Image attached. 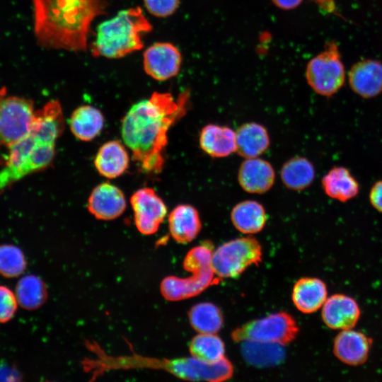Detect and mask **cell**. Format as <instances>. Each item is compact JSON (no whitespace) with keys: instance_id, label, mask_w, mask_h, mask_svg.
Wrapping results in <instances>:
<instances>
[{"instance_id":"obj_32","label":"cell","mask_w":382,"mask_h":382,"mask_svg":"<svg viewBox=\"0 0 382 382\" xmlns=\"http://www.w3.org/2000/svg\"><path fill=\"white\" fill-rule=\"evenodd\" d=\"M146 10L153 16L168 17L178 9L180 0H144Z\"/></svg>"},{"instance_id":"obj_31","label":"cell","mask_w":382,"mask_h":382,"mask_svg":"<svg viewBox=\"0 0 382 382\" xmlns=\"http://www.w3.org/2000/svg\"><path fill=\"white\" fill-rule=\"evenodd\" d=\"M18 301L15 293L4 286H0V323L10 320L14 316Z\"/></svg>"},{"instance_id":"obj_10","label":"cell","mask_w":382,"mask_h":382,"mask_svg":"<svg viewBox=\"0 0 382 382\" xmlns=\"http://www.w3.org/2000/svg\"><path fill=\"white\" fill-rule=\"evenodd\" d=\"M130 204L138 231L144 235L155 233L167 214L162 199L152 188L144 187L132 195Z\"/></svg>"},{"instance_id":"obj_19","label":"cell","mask_w":382,"mask_h":382,"mask_svg":"<svg viewBox=\"0 0 382 382\" xmlns=\"http://www.w3.org/2000/svg\"><path fill=\"white\" fill-rule=\"evenodd\" d=\"M201 149L213 158H223L236 151V132L231 128L207 125L199 135Z\"/></svg>"},{"instance_id":"obj_26","label":"cell","mask_w":382,"mask_h":382,"mask_svg":"<svg viewBox=\"0 0 382 382\" xmlns=\"http://www.w3.org/2000/svg\"><path fill=\"white\" fill-rule=\"evenodd\" d=\"M315 178L313 163L301 156L287 161L281 169V178L284 185L293 190H302L308 187Z\"/></svg>"},{"instance_id":"obj_23","label":"cell","mask_w":382,"mask_h":382,"mask_svg":"<svg viewBox=\"0 0 382 382\" xmlns=\"http://www.w3.org/2000/svg\"><path fill=\"white\" fill-rule=\"evenodd\" d=\"M231 219L238 231L245 234H253L264 228L267 215L260 203L254 200H245L238 203L233 208Z\"/></svg>"},{"instance_id":"obj_12","label":"cell","mask_w":382,"mask_h":382,"mask_svg":"<svg viewBox=\"0 0 382 382\" xmlns=\"http://www.w3.org/2000/svg\"><path fill=\"white\" fill-rule=\"evenodd\" d=\"M126 199L122 191L109 183L97 185L88 199V209L96 219L112 220L125 210Z\"/></svg>"},{"instance_id":"obj_1","label":"cell","mask_w":382,"mask_h":382,"mask_svg":"<svg viewBox=\"0 0 382 382\" xmlns=\"http://www.w3.org/2000/svg\"><path fill=\"white\" fill-rule=\"evenodd\" d=\"M187 93L175 100L169 93L154 92L134 104L122 121V137L132 158L146 173H160L170 127L186 112Z\"/></svg>"},{"instance_id":"obj_22","label":"cell","mask_w":382,"mask_h":382,"mask_svg":"<svg viewBox=\"0 0 382 382\" xmlns=\"http://www.w3.org/2000/svg\"><path fill=\"white\" fill-rule=\"evenodd\" d=\"M322 187L328 197L342 202L353 199L359 192V183L350 171L342 166L332 168L323 177Z\"/></svg>"},{"instance_id":"obj_7","label":"cell","mask_w":382,"mask_h":382,"mask_svg":"<svg viewBox=\"0 0 382 382\" xmlns=\"http://www.w3.org/2000/svg\"><path fill=\"white\" fill-rule=\"evenodd\" d=\"M35 118L31 100L7 95L5 88L0 89V145L8 147L28 135Z\"/></svg>"},{"instance_id":"obj_4","label":"cell","mask_w":382,"mask_h":382,"mask_svg":"<svg viewBox=\"0 0 382 382\" xmlns=\"http://www.w3.org/2000/svg\"><path fill=\"white\" fill-rule=\"evenodd\" d=\"M213 245L204 241L192 248L183 261L184 269L192 273L186 278L168 276L161 284V292L168 301H180L195 296L210 286L218 284L221 278L216 276L212 265Z\"/></svg>"},{"instance_id":"obj_28","label":"cell","mask_w":382,"mask_h":382,"mask_svg":"<svg viewBox=\"0 0 382 382\" xmlns=\"http://www.w3.org/2000/svg\"><path fill=\"white\" fill-rule=\"evenodd\" d=\"M15 294L20 306L27 310L40 308L47 298L43 281L34 274H28L18 282Z\"/></svg>"},{"instance_id":"obj_9","label":"cell","mask_w":382,"mask_h":382,"mask_svg":"<svg viewBox=\"0 0 382 382\" xmlns=\"http://www.w3.org/2000/svg\"><path fill=\"white\" fill-rule=\"evenodd\" d=\"M298 332L294 318L286 312H279L237 328L231 337L236 342L251 340L286 345L296 338Z\"/></svg>"},{"instance_id":"obj_5","label":"cell","mask_w":382,"mask_h":382,"mask_svg":"<svg viewBox=\"0 0 382 382\" xmlns=\"http://www.w3.org/2000/svg\"><path fill=\"white\" fill-rule=\"evenodd\" d=\"M8 148V159L0 170V191L25 175L47 168L54 158L55 142L32 129L28 135Z\"/></svg>"},{"instance_id":"obj_30","label":"cell","mask_w":382,"mask_h":382,"mask_svg":"<svg viewBox=\"0 0 382 382\" xmlns=\"http://www.w3.org/2000/svg\"><path fill=\"white\" fill-rule=\"evenodd\" d=\"M26 260L22 250L16 245H0V274L5 277H16L23 273Z\"/></svg>"},{"instance_id":"obj_15","label":"cell","mask_w":382,"mask_h":382,"mask_svg":"<svg viewBox=\"0 0 382 382\" xmlns=\"http://www.w3.org/2000/svg\"><path fill=\"white\" fill-rule=\"evenodd\" d=\"M349 85L354 93L370 98L382 93V63L366 59L352 66L349 73Z\"/></svg>"},{"instance_id":"obj_25","label":"cell","mask_w":382,"mask_h":382,"mask_svg":"<svg viewBox=\"0 0 382 382\" xmlns=\"http://www.w3.org/2000/svg\"><path fill=\"white\" fill-rule=\"evenodd\" d=\"M241 342L242 356L253 366H274L280 364L284 359L285 350L282 345L251 340Z\"/></svg>"},{"instance_id":"obj_27","label":"cell","mask_w":382,"mask_h":382,"mask_svg":"<svg viewBox=\"0 0 382 382\" xmlns=\"http://www.w3.org/2000/svg\"><path fill=\"white\" fill-rule=\"evenodd\" d=\"M188 317L191 326L199 333L216 334L223 326V314L212 303L203 302L193 306Z\"/></svg>"},{"instance_id":"obj_17","label":"cell","mask_w":382,"mask_h":382,"mask_svg":"<svg viewBox=\"0 0 382 382\" xmlns=\"http://www.w3.org/2000/svg\"><path fill=\"white\" fill-rule=\"evenodd\" d=\"M327 299V286L318 278H301L296 282L293 288L294 304L303 313L316 312L322 308Z\"/></svg>"},{"instance_id":"obj_29","label":"cell","mask_w":382,"mask_h":382,"mask_svg":"<svg viewBox=\"0 0 382 382\" xmlns=\"http://www.w3.org/2000/svg\"><path fill=\"white\" fill-rule=\"evenodd\" d=\"M192 357L207 363H215L224 357L225 346L215 334L199 333L192 338L189 347Z\"/></svg>"},{"instance_id":"obj_34","label":"cell","mask_w":382,"mask_h":382,"mask_svg":"<svg viewBox=\"0 0 382 382\" xmlns=\"http://www.w3.org/2000/svg\"><path fill=\"white\" fill-rule=\"evenodd\" d=\"M274 4L279 8L291 10L299 6L303 0H272Z\"/></svg>"},{"instance_id":"obj_11","label":"cell","mask_w":382,"mask_h":382,"mask_svg":"<svg viewBox=\"0 0 382 382\" xmlns=\"http://www.w3.org/2000/svg\"><path fill=\"white\" fill-rule=\"evenodd\" d=\"M181 63L180 51L169 42L154 43L144 53V71L157 81H165L176 76Z\"/></svg>"},{"instance_id":"obj_20","label":"cell","mask_w":382,"mask_h":382,"mask_svg":"<svg viewBox=\"0 0 382 382\" xmlns=\"http://www.w3.org/2000/svg\"><path fill=\"white\" fill-rule=\"evenodd\" d=\"M129 158L125 146L117 140L103 144L98 149L94 165L98 172L107 178L121 175L128 168Z\"/></svg>"},{"instance_id":"obj_16","label":"cell","mask_w":382,"mask_h":382,"mask_svg":"<svg viewBox=\"0 0 382 382\" xmlns=\"http://www.w3.org/2000/svg\"><path fill=\"white\" fill-rule=\"evenodd\" d=\"M238 179L241 187L250 193H264L273 185L275 173L272 165L265 160L246 158L241 165Z\"/></svg>"},{"instance_id":"obj_13","label":"cell","mask_w":382,"mask_h":382,"mask_svg":"<svg viewBox=\"0 0 382 382\" xmlns=\"http://www.w3.org/2000/svg\"><path fill=\"white\" fill-rule=\"evenodd\" d=\"M361 315L357 302L351 296L337 294L328 298L322 306L324 323L334 330L353 328Z\"/></svg>"},{"instance_id":"obj_8","label":"cell","mask_w":382,"mask_h":382,"mask_svg":"<svg viewBox=\"0 0 382 382\" xmlns=\"http://www.w3.org/2000/svg\"><path fill=\"white\" fill-rule=\"evenodd\" d=\"M306 78L311 88L323 96H332L341 88L345 71L335 42H328L325 49L308 62Z\"/></svg>"},{"instance_id":"obj_6","label":"cell","mask_w":382,"mask_h":382,"mask_svg":"<svg viewBox=\"0 0 382 382\" xmlns=\"http://www.w3.org/2000/svg\"><path fill=\"white\" fill-rule=\"evenodd\" d=\"M262 261V247L252 236L231 240L212 253L214 272L220 278L236 277L252 265Z\"/></svg>"},{"instance_id":"obj_18","label":"cell","mask_w":382,"mask_h":382,"mask_svg":"<svg viewBox=\"0 0 382 382\" xmlns=\"http://www.w3.org/2000/svg\"><path fill=\"white\" fill-rule=\"evenodd\" d=\"M168 224L172 238L180 243L193 241L202 228L198 211L187 204H179L172 210L168 216Z\"/></svg>"},{"instance_id":"obj_14","label":"cell","mask_w":382,"mask_h":382,"mask_svg":"<svg viewBox=\"0 0 382 382\" xmlns=\"http://www.w3.org/2000/svg\"><path fill=\"white\" fill-rule=\"evenodd\" d=\"M371 340L363 332L342 330L335 337L333 353L342 363L350 366L364 364L368 359Z\"/></svg>"},{"instance_id":"obj_24","label":"cell","mask_w":382,"mask_h":382,"mask_svg":"<svg viewBox=\"0 0 382 382\" xmlns=\"http://www.w3.org/2000/svg\"><path fill=\"white\" fill-rule=\"evenodd\" d=\"M104 117L101 112L91 105L77 108L71 114L69 126L72 134L81 141H91L101 132Z\"/></svg>"},{"instance_id":"obj_33","label":"cell","mask_w":382,"mask_h":382,"mask_svg":"<svg viewBox=\"0 0 382 382\" xmlns=\"http://www.w3.org/2000/svg\"><path fill=\"white\" fill-rule=\"evenodd\" d=\"M369 200L371 205L382 213V180L372 186L369 193Z\"/></svg>"},{"instance_id":"obj_3","label":"cell","mask_w":382,"mask_h":382,"mask_svg":"<svg viewBox=\"0 0 382 382\" xmlns=\"http://www.w3.org/2000/svg\"><path fill=\"white\" fill-rule=\"evenodd\" d=\"M151 24L136 6L120 11L117 15L101 23L91 50L95 57L118 59L141 50V35L150 32Z\"/></svg>"},{"instance_id":"obj_21","label":"cell","mask_w":382,"mask_h":382,"mask_svg":"<svg viewBox=\"0 0 382 382\" xmlns=\"http://www.w3.org/2000/svg\"><path fill=\"white\" fill-rule=\"evenodd\" d=\"M236 152L245 158H256L270 146L266 129L255 122L243 124L236 132Z\"/></svg>"},{"instance_id":"obj_2","label":"cell","mask_w":382,"mask_h":382,"mask_svg":"<svg viewBox=\"0 0 382 382\" xmlns=\"http://www.w3.org/2000/svg\"><path fill=\"white\" fill-rule=\"evenodd\" d=\"M34 34L45 48L84 51L92 21L104 14L107 0H32Z\"/></svg>"}]
</instances>
